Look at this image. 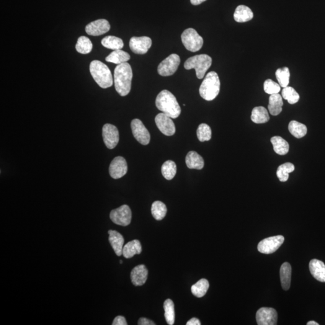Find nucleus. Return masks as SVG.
I'll return each mask as SVG.
<instances>
[{
    "mask_svg": "<svg viewBox=\"0 0 325 325\" xmlns=\"http://www.w3.org/2000/svg\"><path fill=\"white\" fill-rule=\"evenodd\" d=\"M130 56L128 53L121 50H114L106 58L105 61L107 62H111L117 64H120L127 62L130 60Z\"/></svg>",
    "mask_w": 325,
    "mask_h": 325,
    "instance_id": "obj_27",
    "label": "nucleus"
},
{
    "mask_svg": "<svg viewBox=\"0 0 325 325\" xmlns=\"http://www.w3.org/2000/svg\"><path fill=\"white\" fill-rule=\"evenodd\" d=\"M138 325H156L154 324V322L150 321L144 317H142L139 320Z\"/></svg>",
    "mask_w": 325,
    "mask_h": 325,
    "instance_id": "obj_41",
    "label": "nucleus"
},
{
    "mask_svg": "<svg viewBox=\"0 0 325 325\" xmlns=\"http://www.w3.org/2000/svg\"><path fill=\"white\" fill-rule=\"evenodd\" d=\"M284 242V237L283 236H277L268 237L263 239L258 244V250L264 254H271L277 251Z\"/></svg>",
    "mask_w": 325,
    "mask_h": 325,
    "instance_id": "obj_9",
    "label": "nucleus"
},
{
    "mask_svg": "<svg viewBox=\"0 0 325 325\" xmlns=\"http://www.w3.org/2000/svg\"><path fill=\"white\" fill-rule=\"evenodd\" d=\"M164 317L167 324L173 325L175 323L174 304L171 299H167L164 303Z\"/></svg>",
    "mask_w": 325,
    "mask_h": 325,
    "instance_id": "obj_35",
    "label": "nucleus"
},
{
    "mask_svg": "<svg viewBox=\"0 0 325 325\" xmlns=\"http://www.w3.org/2000/svg\"><path fill=\"white\" fill-rule=\"evenodd\" d=\"M172 119L163 113H159L155 118V122H156V125L159 130L163 135L167 136L174 135L175 131H176V128H175L174 123L173 122Z\"/></svg>",
    "mask_w": 325,
    "mask_h": 325,
    "instance_id": "obj_13",
    "label": "nucleus"
},
{
    "mask_svg": "<svg viewBox=\"0 0 325 325\" xmlns=\"http://www.w3.org/2000/svg\"><path fill=\"white\" fill-rule=\"evenodd\" d=\"M103 141L108 149H113L120 141V134L117 126L106 123L102 127Z\"/></svg>",
    "mask_w": 325,
    "mask_h": 325,
    "instance_id": "obj_11",
    "label": "nucleus"
},
{
    "mask_svg": "<svg viewBox=\"0 0 325 325\" xmlns=\"http://www.w3.org/2000/svg\"><path fill=\"white\" fill-rule=\"evenodd\" d=\"M309 270L316 280L325 283V264L321 260H311L309 264Z\"/></svg>",
    "mask_w": 325,
    "mask_h": 325,
    "instance_id": "obj_18",
    "label": "nucleus"
},
{
    "mask_svg": "<svg viewBox=\"0 0 325 325\" xmlns=\"http://www.w3.org/2000/svg\"><path fill=\"white\" fill-rule=\"evenodd\" d=\"M283 101L282 95L279 94L270 95L269 100L268 109L269 113L273 116L280 115L282 112Z\"/></svg>",
    "mask_w": 325,
    "mask_h": 325,
    "instance_id": "obj_20",
    "label": "nucleus"
},
{
    "mask_svg": "<svg viewBox=\"0 0 325 325\" xmlns=\"http://www.w3.org/2000/svg\"><path fill=\"white\" fill-rule=\"evenodd\" d=\"M142 251V245L138 240L128 242L123 247L122 255L126 259H131L136 254H140Z\"/></svg>",
    "mask_w": 325,
    "mask_h": 325,
    "instance_id": "obj_23",
    "label": "nucleus"
},
{
    "mask_svg": "<svg viewBox=\"0 0 325 325\" xmlns=\"http://www.w3.org/2000/svg\"><path fill=\"white\" fill-rule=\"evenodd\" d=\"M152 45V40L147 36L133 37L130 39V48L134 53L144 54L148 52Z\"/></svg>",
    "mask_w": 325,
    "mask_h": 325,
    "instance_id": "obj_15",
    "label": "nucleus"
},
{
    "mask_svg": "<svg viewBox=\"0 0 325 325\" xmlns=\"http://www.w3.org/2000/svg\"><path fill=\"white\" fill-rule=\"evenodd\" d=\"M206 0H190L191 3L195 6L203 3V2L205 1Z\"/></svg>",
    "mask_w": 325,
    "mask_h": 325,
    "instance_id": "obj_43",
    "label": "nucleus"
},
{
    "mask_svg": "<svg viewBox=\"0 0 325 325\" xmlns=\"http://www.w3.org/2000/svg\"><path fill=\"white\" fill-rule=\"evenodd\" d=\"M187 325H201L200 320L197 318H192L187 322Z\"/></svg>",
    "mask_w": 325,
    "mask_h": 325,
    "instance_id": "obj_42",
    "label": "nucleus"
},
{
    "mask_svg": "<svg viewBox=\"0 0 325 325\" xmlns=\"http://www.w3.org/2000/svg\"><path fill=\"white\" fill-rule=\"evenodd\" d=\"M93 45L91 41L86 36H81L78 39L76 45L77 52L82 54H87L91 52Z\"/></svg>",
    "mask_w": 325,
    "mask_h": 325,
    "instance_id": "obj_34",
    "label": "nucleus"
},
{
    "mask_svg": "<svg viewBox=\"0 0 325 325\" xmlns=\"http://www.w3.org/2000/svg\"><path fill=\"white\" fill-rule=\"evenodd\" d=\"M295 166L291 162H285L280 165L277 169V175L281 182H285L288 180L289 174L295 171Z\"/></svg>",
    "mask_w": 325,
    "mask_h": 325,
    "instance_id": "obj_32",
    "label": "nucleus"
},
{
    "mask_svg": "<svg viewBox=\"0 0 325 325\" xmlns=\"http://www.w3.org/2000/svg\"><path fill=\"white\" fill-rule=\"evenodd\" d=\"M273 150L276 153L284 156L287 154L289 151V144L287 141L284 140L280 136H274L270 139Z\"/></svg>",
    "mask_w": 325,
    "mask_h": 325,
    "instance_id": "obj_25",
    "label": "nucleus"
},
{
    "mask_svg": "<svg viewBox=\"0 0 325 325\" xmlns=\"http://www.w3.org/2000/svg\"><path fill=\"white\" fill-rule=\"evenodd\" d=\"M127 171V162L123 157L121 156L115 157L111 162L109 174L113 179H121L124 176Z\"/></svg>",
    "mask_w": 325,
    "mask_h": 325,
    "instance_id": "obj_14",
    "label": "nucleus"
},
{
    "mask_svg": "<svg viewBox=\"0 0 325 325\" xmlns=\"http://www.w3.org/2000/svg\"><path fill=\"white\" fill-rule=\"evenodd\" d=\"M113 325H126V320L124 317L119 316L115 317L114 321L113 322Z\"/></svg>",
    "mask_w": 325,
    "mask_h": 325,
    "instance_id": "obj_40",
    "label": "nucleus"
},
{
    "mask_svg": "<svg viewBox=\"0 0 325 325\" xmlns=\"http://www.w3.org/2000/svg\"><path fill=\"white\" fill-rule=\"evenodd\" d=\"M131 127L134 137L139 143L143 145L149 144L151 139L150 134L140 120L135 119L131 121Z\"/></svg>",
    "mask_w": 325,
    "mask_h": 325,
    "instance_id": "obj_10",
    "label": "nucleus"
},
{
    "mask_svg": "<svg viewBox=\"0 0 325 325\" xmlns=\"http://www.w3.org/2000/svg\"><path fill=\"white\" fill-rule=\"evenodd\" d=\"M275 75L281 87L284 88V87L288 86L289 82H290V74L287 67H283L282 68L278 69L276 71Z\"/></svg>",
    "mask_w": 325,
    "mask_h": 325,
    "instance_id": "obj_36",
    "label": "nucleus"
},
{
    "mask_svg": "<svg viewBox=\"0 0 325 325\" xmlns=\"http://www.w3.org/2000/svg\"><path fill=\"white\" fill-rule=\"evenodd\" d=\"M180 63V56L176 54H172L159 64L157 71L161 76H171L177 71Z\"/></svg>",
    "mask_w": 325,
    "mask_h": 325,
    "instance_id": "obj_7",
    "label": "nucleus"
},
{
    "mask_svg": "<svg viewBox=\"0 0 325 325\" xmlns=\"http://www.w3.org/2000/svg\"><path fill=\"white\" fill-rule=\"evenodd\" d=\"M156 105L162 113L172 119L179 117L182 112L176 97L169 90H163L159 93L156 98Z\"/></svg>",
    "mask_w": 325,
    "mask_h": 325,
    "instance_id": "obj_2",
    "label": "nucleus"
},
{
    "mask_svg": "<svg viewBox=\"0 0 325 325\" xmlns=\"http://www.w3.org/2000/svg\"><path fill=\"white\" fill-rule=\"evenodd\" d=\"M133 71L130 64L127 62L118 64L114 71V83L116 90L122 97L130 93Z\"/></svg>",
    "mask_w": 325,
    "mask_h": 325,
    "instance_id": "obj_1",
    "label": "nucleus"
},
{
    "mask_svg": "<svg viewBox=\"0 0 325 325\" xmlns=\"http://www.w3.org/2000/svg\"><path fill=\"white\" fill-rule=\"evenodd\" d=\"M151 213L154 219H156L157 221H162L166 215L167 207L166 205L161 201H155L152 204Z\"/></svg>",
    "mask_w": 325,
    "mask_h": 325,
    "instance_id": "obj_30",
    "label": "nucleus"
},
{
    "mask_svg": "<svg viewBox=\"0 0 325 325\" xmlns=\"http://www.w3.org/2000/svg\"><path fill=\"white\" fill-rule=\"evenodd\" d=\"M254 14L249 7L241 5L237 7L234 14V20L237 22H245L251 20Z\"/></svg>",
    "mask_w": 325,
    "mask_h": 325,
    "instance_id": "obj_22",
    "label": "nucleus"
},
{
    "mask_svg": "<svg viewBox=\"0 0 325 325\" xmlns=\"http://www.w3.org/2000/svg\"><path fill=\"white\" fill-rule=\"evenodd\" d=\"M177 165L174 162L167 161L164 162L162 166V176L167 180L174 179L177 174Z\"/></svg>",
    "mask_w": 325,
    "mask_h": 325,
    "instance_id": "obj_33",
    "label": "nucleus"
},
{
    "mask_svg": "<svg viewBox=\"0 0 325 325\" xmlns=\"http://www.w3.org/2000/svg\"><path fill=\"white\" fill-rule=\"evenodd\" d=\"M110 218L117 225L126 226L130 225L132 218L131 209L127 205H123L111 211Z\"/></svg>",
    "mask_w": 325,
    "mask_h": 325,
    "instance_id": "obj_8",
    "label": "nucleus"
},
{
    "mask_svg": "<svg viewBox=\"0 0 325 325\" xmlns=\"http://www.w3.org/2000/svg\"><path fill=\"white\" fill-rule=\"evenodd\" d=\"M212 64V59L207 54H200L187 59L184 63V68L187 70L195 69L198 79H202L206 72Z\"/></svg>",
    "mask_w": 325,
    "mask_h": 325,
    "instance_id": "obj_5",
    "label": "nucleus"
},
{
    "mask_svg": "<svg viewBox=\"0 0 325 325\" xmlns=\"http://www.w3.org/2000/svg\"><path fill=\"white\" fill-rule=\"evenodd\" d=\"M288 130L291 135L297 139L303 138L307 133L306 125L296 121H291L289 123Z\"/></svg>",
    "mask_w": 325,
    "mask_h": 325,
    "instance_id": "obj_29",
    "label": "nucleus"
},
{
    "mask_svg": "<svg viewBox=\"0 0 325 325\" xmlns=\"http://www.w3.org/2000/svg\"><path fill=\"white\" fill-rule=\"evenodd\" d=\"M256 321L259 325L277 324L278 313L274 308L263 307L257 312Z\"/></svg>",
    "mask_w": 325,
    "mask_h": 325,
    "instance_id": "obj_12",
    "label": "nucleus"
},
{
    "mask_svg": "<svg viewBox=\"0 0 325 325\" xmlns=\"http://www.w3.org/2000/svg\"><path fill=\"white\" fill-rule=\"evenodd\" d=\"M307 325H319L318 323L314 321H309L306 324Z\"/></svg>",
    "mask_w": 325,
    "mask_h": 325,
    "instance_id": "obj_44",
    "label": "nucleus"
},
{
    "mask_svg": "<svg viewBox=\"0 0 325 325\" xmlns=\"http://www.w3.org/2000/svg\"><path fill=\"white\" fill-rule=\"evenodd\" d=\"M90 72L93 79L102 89L112 86L113 76L106 64L99 61H92L90 64Z\"/></svg>",
    "mask_w": 325,
    "mask_h": 325,
    "instance_id": "obj_3",
    "label": "nucleus"
},
{
    "mask_svg": "<svg viewBox=\"0 0 325 325\" xmlns=\"http://www.w3.org/2000/svg\"><path fill=\"white\" fill-rule=\"evenodd\" d=\"M148 270L145 265H137L131 272V282L135 286L143 285L148 278Z\"/></svg>",
    "mask_w": 325,
    "mask_h": 325,
    "instance_id": "obj_17",
    "label": "nucleus"
},
{
    "mask_svg": "<svg viewBox=\"0 0 325 325\" xmlns=\"http://www.w3.org/2000/svg\"><path fill=\"white\" fill-rule=\"evenodd\" d=\"M181 38L184 47L191 52H197L203 47V38L193 28L185 30Z\"/></svg>",
    "mask_w": 325,
    "mask_h": 325,
    "instance_id": "obj_6",
    "label": "nucleus"
},
{
    "mask_svg": "<svg viewBox=\"0 0 325 325\" xmlns=\"http://www.w3.org/2000/svg\"><path fill=\"white\" fill-rule=\"evenodd\" d=\"M197 137L200 142L210 141L211 138V129L206 123H201L197 129Z\"/></svg>",
    "mask_w": 325,
    "mask_h": 325,
    "instance_id": "obj_38",
    "label": "nucleus"
},
{
    "mask_svg": "<svg viewBox=\"0 0 325 325\" xmlns=\"http://www.w3.org/2000/svg\"><path fill=\"white\" fill-rule=\"evenodd\" d=\"M270 120L269 113L266 108L260 106L253 108L251 120L255 123H266Z\"/></svg>",
    "mask_w": 325,
    "mask_h": 325,
    "instance_id": "obj_26",
    "label": "nucleus"
},
{
    "mask_svg": "<svg viewBox=\"0 0 325 325\" xmlns=\"http://www.w3.org/2000/svg\"><path fill=\"white\" fill-rule=\"evenodd\" d=\"M291 277V267L288 263H283L280 268V279L281 285L284 290H288L290 287Z\"/></svg>",
    "mask_w": 325,
    "mask_h": 325,
    "instance_id": "obj_24",
    "label": "nucleus"
},
{
    "mask_svg": "<svg viewBox=\"0 0 325 325\" xmlns=\"http://www.w3.org/2000/svg\"><path fill=\"white\" fill-rule=\"evenodd\" d=\"M110 29V25L108 20L100 19L89 23L85 30L87 35L98 36L105 34Z\"/></svg>",
    "mask_w": 325,
    "mask_h": 325,
    "instance_id": "obj_16",
    "label": "nucleus"
},
{
    "mask_svg": "<svg viewBox=\"0 0 325 325\" xmlns=\"http://www.w3.org/2000/svg\"><path fill=\"white\" fill-rule=\"evenodd\" d=\"M282 97L287 100L289 104H295L299 102L300 97L297 92L293 87L287 86L283 89Z\"/></svg>",
    "mask_w": 325,
    "mask_h": 325,
    "instance_id": "obj_37",
    "label": "nucleus"
},
{
    "mask_svg": "<svg viewBox=\"0 0 325 325\" xmlns=\"http://www.w3.org/2000/svg\"><path fill=\"white\" fill-rule=\"evenodd\" d=\"M264 90L267 94L273 95L279 94L281 90V86L272 80L267 79L264 82Z\"/></svg>",
    "mask_w": 325,
    "mask_h": 325,
    "instance_id": "obj_39",
    "label": "nucleus"
},
{
    "mask_svg": "<svg viewBox=\"0 0 325 325\" xmlns=\"http://www.w3.org/2000/svg\"><path fill=\"white\" fill-rule=\"evenodd\" d=\"M221 82L218 74L211 71L207 74L200 87L201 97L206 101L215 100L219 94Z\"/></svg>",
    "mask_w": 325,
    "mask_h": 325,
    "instance_id": "obj_4",
    "label": "nucleus"
},
{
    "mask_svg": "<svg viewBox=\"0 0 325 325\" xmlns=\"http://www.w3.org/2000/svg\"><path fill=\"white\" fill-rule=\"evenodd\" d=\"M209 288V283L206 279H201L192 285L191 288L193 295L196 297L203 298L207 293Z\"/></svg>",
    "mask_w": 325,
    "mask_h": 325,
    "instance_id": "obj_31",
    "label": "nucleus"
},
{
    "mask_svg": "<svg viewBox=\"0 0 325 325\" xmlns=\"http://www.w3.org/2000/svg\"><path fill=\"white\" fill-rule=\"evenodd\" d=\"M109 234V242L112 248L114 250L115 254L120 257L122 255L123 244H124V239L123 237L118 231L109 230L108 232Z\"/></svg>",
    "mask_w": 325,
    "mask_h": 325,
    "instance_id": "obj_19",
    "label": "nucleus"
},
{
    "mask_svg": "<svg viewBox=\"0 0 325 325\" xmlns=\"http://www.w3.org/2000/svg\"><path fill=\"white\" fill-rule=\"evenodd\" d=\"M102 44L104 47L113 50H121L124 45L121 38L113 36H108L102 39Z\"/></svg>",
    "mask_w": 325,
    "mask_h": 325,
    "instance_id": "obj_28",
    "label": "nucleus"
},
{
    "mask_svg": "<svg viewBox=\"0 0 325 325\" xmlns=\"http://www.w3.org/2000/svg\"><path fill=\"white\" fill-rule=\"evenodd\" d=\"M185 162L189 169L201 170L204 166L203 157L195 151H190L187 154L185 157Z\"/></svg>",
    "mask_w": 325,
    "mask_h": 325,
    "instance_id": "obj_21",
    "label": "nucleus"
}]
</instances>
